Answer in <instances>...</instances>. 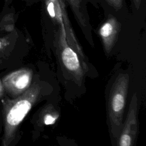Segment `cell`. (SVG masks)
<instances>
[{
	"label": "cell",
	"instance_id": "30bf717a",
	"mask_svg": "<svg viewBox=\"0 0 146 146\" xmlns=\"http://www.w3.org/2000/svg\"><path fill=\"white\" fill-rule=\"evenodd\" d=\"M14 29V14L13 13H8L3 17L0 22V30L7 32H12Z\"/></svg>",
	"mask_w": 146,
	"mask_h": 146
},
{
	"label": "cell",
	"instance_id": "8992f818",
	"mask_svg": "<svg viewBox=\"0 0 146 146\" xmlns=\"http://www.w3.org/2000/svg\"><path fill=\"white\" fill-rule=\"evenodd\" d=\"M33 71L29 68H22L5 75L2 82L5 92L15 98L26 91L32 83Z\"/></svg>",
	"mask_w": 146,
	"mask_h": 146
},
{
	"label": "cell",
	"instance_id": "7a4b0ae2",
	"mask_svg": "<svg viewBox=\"0 0 146 146\" xmlns=\"http://www.w3.org/2000/svg\"><path fill=\"white\" fill-rule=\"evenodd\" d=\"M128 74L118 75L113 83L108 99V114L111 132L115 138H118L122 127L123 117L129 86Z\"/></svg>",
	"mask_w": 146,
	"mask_h": 146
},
{
	"label": "cell",
	"instance_id": "6da1fadb",
	"mask_svg": "<svg viewBox=\"0 0 146 146\" xmlns=\"http://www.w3.org/2000/svg\"><path fill=\"white\" fill-rule=\"evenodd\" d=\"M42 91L40 84L34 82L19 96L11 99L4 96L1 99L2 146H10L14 141L21 123L40 98Z\"/></svg>",
	"mask_w": 146,
	"mask_h": 146
},
{
	"label": "cell",
	"instance_id": "9c48e42d",
	"mask_svg": "<svg viewBox=\"0 0 146 146\" xmlns=\"http://www.w3.org/2000/svg\"><path fill=\"white\" fill-rule=\"evenodd\" d=\"M10 32V34L0 38V64L7 59L8 55L11 51V48L15 42L17 33L15 31Z\"/></svg>",
	"mask_w": 146,
	"mask_h": 146
},
{
	"label": "cell",
	"instance_id": "7c38bea8",
	"mask_svg": "<svg viewBox=\"0 0 146 146\" xmlns=\"http://www.w3.org/2000/svg\"><path fill=\"white\" fill-rule=\"evenodd\" d=\"M108 3L116 10L121 8L123 6V0H106Z\"/></svg>",
	"mask_w": 146,
	"mask_h": 146
},
{
	"label": "cell",
	"instance_id": "52a82bcc",
	"mask_svg": "<svg viewBox=\"0 0 146 146\" xmlns=\"http://www.w3.org/2000/svg\"><path fill=\"white\" fill-rule=\"evenodd\" d=\"M120 29V23L112 15H109L106 21L101 26L99 34L106 52L109 54L117 40Z\"/></svg>",
	"mask_w": 146,
	"mask_h": 146
},
{
	"label": "cell",
	"instance_id": "5bb4252c",
	"mask_svg": "<svg viewBox=\"0 0 146 146\" xmlns=\"http://www.w3.org/2000/svg\"><path fill=\"white\" fill-rule=\"evenodd\" d=\"M133 2L134 3V5L136 9H139L140 5V3H141V0H133Z\"/></svg>",
	"mask_w": 146,
	"mask_h": 146
},
{
	"label": "cell",
	"instance_id": "3957f363",
	"mask_svg": "<svg viewBox=\"0 0 146 146\" xmlns=\"http://www.w3.org/2000/svg\"><path fill=\"white\" fill-rule=\"evenodd\" d=\"M47 13L59 26V30L66 31V39L68 43L78 53L79 56L83 59L86 60L82 47L79 44L74 34L68 18L65 5L63 0H43Z\"/></svg>",
	"mask_w": 146,
	"mask_h": 146
},
{
	"label": "cell",
	"instance_id": "277c9868",
	"mask_svg": "<svg viewBox=\"0 0 146 146\" xmlns=\"http://www.w3.org/2000/svg\"><path fill=\"white\" fill-rule=\"evenodd\" d=\"M58 38L59 56L62 64L74 78V80L77 83H80L83 78L84 70H86L80 62L79 55L68 43L65 31L59 30Z\"/></svg>",
	"mask_w": 146,
	"mask_h": 146
},
{
	"label": "cell",
	"instance_id": "ba28073f",
	"mask_svg": "<svg viewBox=\"0 0 146 146\" xmlns=\"http://www.w3.org/2000/svg\"><path fill=\"white\" fill-rule=\"evenodd\" d=\"M59 117V113L51 104L43 107L39 115V122L41 125H52Z\"/></svg>",
	"mask_w": 146,
	"mask_h": 146
},
{
	"label": "cell",
	"instance_id": "8fae6325",
	"mask_svg": "<svg viewBox=\"0 0 146 146\" xmlns=\"http://www.w3.org/2000/svg\"><path fill=\"white\" fill-rule=\"evenodd\" d=\"M72 7L73 11L79 23L80 24L82 27L85 28L87 26V22L86 19L80 10V5L79 2L80 0H68Z\"/></svg>",
	"mask_w": 146,
	"mask_h": 146
},
{
	"label": "cell",
	"instance_id": "5b68a950",
	"mask_svg": "<svg viewBox=\"0 0 146 146\" xmlns=\"http://www.w3.org/2000/svg\"><path fill=\"white\" fill-rule=\"evenodd\" d=\"M139 132L138 99L135 92L132 96L126 119L118 137L117 145L132 146Z\"/></svg>",
	"mask_w": 146,
	"mask_h": 146
},
{
	"label": "cell",
	"instance_id": "4fadbf2b",
	"mask_svg": "<svg viewBox=\"0 0 146 146\" xmlns=\"http://www.w3.org/2000/svg\"><path fill=\"white\" fill-rule=\"evenodd\" d=\"M5 89L2 82V80L0 79V99H2L5 96Z\"/></svg>",
	"mask_w": 146,
	"mask_h": 146
},
{
	"label": "cell",
	"instance_id": "9a60e30c",
	"mask_svg": "<svg viewBox=\"0 0 146 146\" xmlns=\"http://www.w3.org/2000/svg\"><path fill=\"white\" fill-rule=\"evenodd\" d=\"M10 1H11V0H10Z\"/></svg>",
	"mask_w": 146,
	"mask_h": 146
}]
</instances>
